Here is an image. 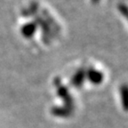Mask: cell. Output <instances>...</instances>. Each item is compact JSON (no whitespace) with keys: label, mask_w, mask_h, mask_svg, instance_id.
<instances>
[{"label":"cell","mask_w":128,"mask_h":128,"mask_svg":"<svg viewBox=\"0 0 128 128\" xmlns=\"http://www.w3.org/2000/svg\"><path fill=\"white\" fill-rule=\"evenodd\" d=\"M56 87H57V90H58L59 96L64 102V104H65L64 107L73 111V110H74V102L72 100V97L70 96V94H68V90L65 87L62 86V84L60 83L58 84V86H56Z\"/></svg>","instance_id":"cell-1"},{"label":"cell","mask_w":128,"mask_h":128,"mask_svg":"<svg viewBox=\"0 0 128 128\" xmlns=\"http://www.w3.org/2000/svg\"><path fill=\"white\" fill-rule=\"evenodd\" d=\"M87 76L88 79L90 80L92 84H98L102 82L103 80V74L102 72L98 71V70H94V68H90L87 72Z\"/></svg>","instance_id":"cell-2"},{"label":"cell","mask_w":128,"mask_h":128,"mask_svg":"<svg viewBox=\"0 0 128 128\" xmlns=\"http://www.w3.org/2000/svg\"><path fill=\"white\" fill-rule=\"evenodd\" d=\"M52 114L58 118H68L72 114V110L65 107H54L52 108Z\"/></svg>","instance_id":"cell-3"},{"label":"cell","mask_w":128,"mask_h":128,"mask_svg":"<svg viewBox=\"0 0 128 128\" xmlns=\"http://www.w3.org/2000/svg\"><path fill=\"white\" fill-rule=\"evenodd\" d=\"M84 78H86V71L84 70H78L76 74L74 75L73 78L71 79L72 84L75 87H80V86H82L83 82H84Z\"/></svg>","instance_id":"cell-4"},{"label":"cell","mask_w":128,"mask_h":128,"mask_svg":"<svg viewBox=\"0 0 128 128\" xmlns=\"http://www.w3.org/2000/svg\"><path fill=\"white\" fill-rule=\"evenodd\" d=\"M120 94H121V99H122L123 108L128 111V86L126 84H124L120 88Z\"/></svg>","instance_id":"cell-5"},{"label":"cell","mask_w":128,"mask_h":128,"mask_svg":"<svg viewBox=\"0 0 128 128\" xmlns=\"http://www.w3.org/2000/svg\"><path fill=\"white\" fill-rule=\"evenodd\" d=\"M119 10L121 11V12H123V14L128 19V9L127 8H126V6H123V4H121V6H119Z\"/></svg>","instance_id":"cell-6"},{"label":"cell","mask_w":128,"mask_h":128,"mask_svg":"<svg viewBox=\"0 0 128 128\" xmlns=\"http://www.w3.org/2000/svg\"><path fill=\"white\" fill-rule=\"evenodd\" d=\"M98 1H99V0H92V3H97Z\"/></svg>","instance_id":"cell-7"}]
</instances>
